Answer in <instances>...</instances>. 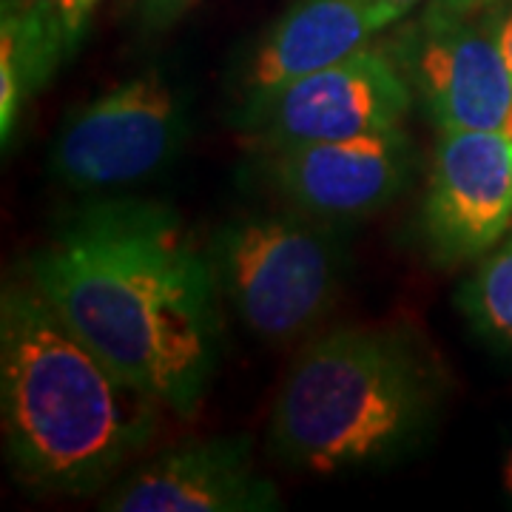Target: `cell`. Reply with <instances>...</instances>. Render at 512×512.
<instances>
[{
    "mask_svg": "<svg viewBox=\"0 0 512 512\" xmlns=\"http://www.w3.org/2000/svg\"><path fill=\"white\" fill-rule=\"evenodd\" d=\"M256 168L259 183L288 208L350 228L404 194L416 157L396 128L350 140L259 148Z\"/></svg>",
    "mask_w": 512,
    "mask_h": 512,
    "instance_id": "obj_7",
    "label": "cell"
},
{
    "mask_svg": "<svg viewBox=\"0 0 512 512\" xmlns=\"http://www.w3.org/2000/svg\"><path fill=\"white\" fill-rule=\"evenodd\" d=\"M94 6H97V0H66V37H69V55L77 52L80 40L86 35Z\"/></svg>",
    "mask_w": 512,
    "mask_h": 512,
    "instance_id": "obj_15",
    "label": "cell"
},
{
    "mask_svg": "<svg viewBox=\"0 0 512 512\" xmlns=\"http://www.w3.org/2000/svg\"><path fill=\"white\" fill-rule=\"evenodd\" d=\"M441 379L402 330L336 328L293 359L276 396L268 447L319 476L384 467L433 433Z\"/></svg>",
    "mask_w": 512,
    "mask_h": 512,
    "instance_id": "obj_3",
    "label": "cell"
},
{
    "mask_svg": "<svg viewBox=\"0 0 512 512\" xmlns=\"http://www.w3.org/2000/svg\"><path fill=\"white\" fill-rule=\"evenodd\" d=\"M220 299L265 345H291L336 305L348 274V225L302 211L242 214L205 245Z\"/></svg>",
    "mask_w": 512,
    "mask_h": 512,
    "instance_id": "obj_4",
    "label": "cell"
},
{
    "mask_svg": "<svg viewBox=\"0 0 512 512\" xmlns=\"http://www.w3.org/2000/svg\"><path fill=\"white\" fill-rule=\"evenodd\" d=\"M390 23L396 18L376 0H293L239 63L237 111L365 49Z\"/></svg>",
    "mask_w": 512,
    "mask_h": 512,
    "instance_id": "obj_11",
    "label": "cell"
},
{
    "mask_svg": "<svg viewBox=\"0 0 512 512\" xmlns=\"http://www.w3.org/2000/svg\"><path fill=\"white\" fill-rule=\"evenodd\" d=\"M0 52L18 63L26 94H37L69 57L66 0H3Z\"/></svg>",
    "mask_w": 512,
    "mask_h": 512,
    "instance_id": "obj_12",
    "label": "cell"
},
{
    "mask_svg": "<svg viewBox=\"0 0 512 512\" xmlns=\"http://www.w3.org/2000/svg\"><path fill=\"white\" fill-rule=\"evenodd\" d=\"M160 407L97 359L32 279L3 288L0 416L20 481L43 493H97L151 441Z\"/></svg>",
    "mask_w": 512,
    "mask_h": 512,
    "instance_id": "obj_2",
    "label": "cell"
},
{
    "mask_svg": "<svg viewBox=\"0 0 512 512\" xmlns=\"http://www.w3.org/2000/svg\"><path fill=\"white\" fill-rule=\"evenodd\" d=\"M376 3H382L384 9H387L393 18L399 20V18H404V15L413 9V6H419L421 0H376Z\"/></svg>",
    "mask_w": 512,
    "mask_h": 512,
    "instance_id": "obj_18",
    "label": "cell"
},
{
    "mask_svg": "<svg viewBox=\"0 0 512 512\" xmlns=\"http://www.w3.org/2000/svg\"><path fill=\"white\" fill-rule=\"evenodd\" d=\"M495 35H498V46H501V55L507 60V69L512 74V9L501 12L495 18Z\"/></svg>",
    "mask_w": 512,
    "mask_h": 512,
    "instance_id": "obj_17",
    "label": "cell"
},
{
    "mask_svg": "<svg viewBox=\"0 0 512 512\" xmlns=\"http://www.w3.org/2000/svg\"><path fill=\"white\" fill-rule=\"evenodd\" d=\"M194 0H140V23L146 32H163Z\"/></svg>",
    "mask_w": 512,
    "mask_h": 512,
    "instance_id": "obj_14",
    "label": "cell"
},
{
    "mask_svg": "<svg viewBox=\"0 0 512 512\" xmlns=\"http://www.w3.org/2000/svg\"><path fill=\"white\" fill-rule=\"evenodd\" d=\"M114 512H268L282 507L276 487L256 473L251 441H188L165 450L117 484L103 501Z\"/></svg>",
    "mask_w": 512,
    "mask_h": 512,
    "instance_id": "obj_10",
    "label": "cell"
},
{
    "mask_svg": "<svg viewBox=\"0 0 512 512\" xmlns=\"http://www.w3.org/2000/svg\"><path fill=\"white\" fill-rule=\"evenodd\" d=\"M467 325L493 348L512 350V239L481 259L456 296Z\"/></svg>",
    "mask_w": 512,
    "mask_h": 512,
    "instance_id": "obj_13",
    "label": "cell"
},
{
    "mask_svg": "<svg viewBox=\"0 0 512 512\" xmlns=\"http://www.w3.org/2000/svg\"><path fill=\"white\" fill-rule=\"evenodd\" d=\"M410 106L413 89L399 63L365 46L237 111L234 120L256 146L276 148L396 131Z\"/></svg>",
    "mask_w": 512,
    "mask_h": 512,
    "instance_id": "obj_6",
    "label": "cell"
},
{
    "mask_svg": "<svg viewBox=\"0 0 512 512\" xmlns=\"http://www.w3.org/2000/svg\"><path fill=\"white\" fill-rule=\"evenodd\" d=\"M501 484H504V493L510 495L512 501V447L504 456V464H501Z\"/></svg>",
    "mask_w": 512,
    "mask_h": 512,
    "instance_id": "obj_19",
    "label": "cell"
},
{
    "mask_svg": "<svg viewBox=\"0 0 512 512\" xmlns=\"http://www.w3.org/2000/svg\"><path fill=\"white\" fill-rule=\"evenodd\" d=\"M188 134V94L165 74L143 72L74 109L55 134L49 165L74 191L146 183L180 157Z\"/></svg>",
    "mask_w": 512,
    "mask_h": 512,
    "instance_id": "obj_5",
    "label": "cell"
},
{
    "mask_svg": "<svg viewBox=\"0 0 512 512\" xmlns=\"http://www.w3.org/2000/svg\"><path fill=\"white\" fill-rule=\"evenodd\" d=\"M396 63L439 131H501L512 106V74L495 18L424 15Z\"/></svg>",
    "mask_w": 512,
    "mask_h": 512,
    "instance_id": "obj_9",
    "label": "cell"
},
{
    "mask_svg": "<svg viewBox=\"0 0 512 512\" xmlns=\"http://www.w3.org/2000/svg\"><path fill=\"white\" fill-rule=\"evenodd\" d=\"M501 134L507 137V143L512 146V106H510V111H507V120H504V126H501Z\"/></svg>",
    "mask_w": 512,
    "mask_h": 512,
    "instance_id": "obj_20",
    "label": "cell"
},
{
    "mask_svg": "<svg viewBox=\"0 0 512 512\" xmlns=\"http://www.w3.org/2000/svg\"><path fill=\"white\" fill-rule=\"evenodd\" d=\"M495 0H430L427 15H439V18H458V15H473L478 9L490 6Z\"/></svg>",
    "mask_w": 512,
    "mask_h": 512,
    "instance_id": "obj_16",
    "label": "cell"
},
{
    "mask_svg": "<svg viewBox=\"0 0 512 512\" xmlns=\"http://www.w3.org/2000/svg\"><path fill=\"white\" fill-rule=\"evenodd\" d=\"M29 279L117 376L177 416L197 413L220 370V291L205 248L171 205H77L29 259Z\"/></svg>",
    "mask_w": 512,
    "mask_h": 512,
    "instance_id": "obj_1",
    "label": "cell"
},
{
    "mask_svg": "<svg viewBox=\"0 0 512 512\" xmlns=\"http://www.w3.org/2000/svg\"><path fill=\"white\" fill-rule=\"evenodd\" d=\"M512 228V146L501 131H441L421 202V239L436 265L493 251Z\"/></svg>",
    "mask_w": 512,
    "mask_h": 512,
    "instance_id": "obj_8",
    "label": "cell"
}]
</instances>
